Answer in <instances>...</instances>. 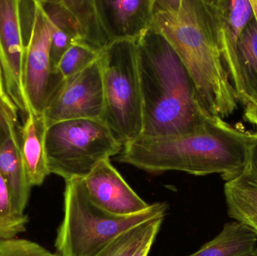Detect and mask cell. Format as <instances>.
<instances>
[{"mask_svg":"<svg viewBox=\"0 0 257 256\" xmlns=\"http://www.w3.org/2000/svg\"><path fill=\"white\" fill-rule=\"evenodd\" d=\"M18 111L0 99V147L8 140L20 141Z\"/></svg>","mask_w":257,"mask_h":256,"instance_id":"obj_24","label":"cell"},{"mask_svg":"<svg viewBox=\"0 0 257 256\" xmlns=\"http://www.w3.org/2000/svg\"><path fill=\"white\" fill-rule=\"evenodd\" d=\"M219 51L238 102L247 104V93L237 59L243 29L254 17L250 0H208Z\"/></svg>","mask_w":257,"mask_h":256,"instance_id":"obj_10","label":"cell"},{"mask_svg":"<svg viewBox=\"0 0 257 256\" xmlns=\"http://www.w3.org/2000/svg\"><path fill=\"white\" fill-rule=\"evenodd\" d=\"M165 202L151 204L145 211L130 216H117L93 202L83 179L66 181L64 216L55 240L60 256H96L117 236L147 221L165 217Z\"/></svg>","mask_w":257,"mask_h":256,"instance_id":"obj_4","label":"cell"},{"mask_svg":"<svg viewBox=\"0 0 257 256\" xmlns=\"http://www.w3.org/2000/svg\"><path fill=\"white\" fill-rule=\"evenodd\" d=\"M101 54L81 44H73L62 56L57 69L66 79L85 70L99 60Z\"/></svg>","mask_w":257,"mask_h":256,"instance_id":"obj_22","label":"cell"},{"mask_svg":"<svg viewBox=\"0 0 257 256\" xmlns=\"http://www.w3.org/2000/svg\"><path fill=\"white\" fill-rule=\"evenodd\" d=\"M104 110L102 121L124 146L143 132V101L137 42L111 44L101 54Z\"/></svg>","mask_w":257,"mask_h":256,"instance_id":"obj_5","label":"cell"},{"mask_svg":"<svg viewBox=\"0 0 257 256\" xmlns=\"http://www.w3.org/2000/svg\"><path fill=\"white\" fill-rule=\"evenodd\" d=\"M123 146L100 120L57 122L45 132V151L51 174L84 179L102 161L120 154Z\"/></svg>","mask_w":257,"mask_h":256,"instance_id":"obj_6","label":"cell"},{"mask_svg":"<svg viewBox=\"0 0 257 256\" xmlns=\"http://www.w3.org/2000/svg\"><path fill=\"white\" fill-rule=\"evenodd\" d=\"M0 173L7 183L15 206L24 213L32 186L21 161L20 141L11 138L0 147Z\"/></svg>","mask_w":257,"mask_h":256,"instance_id":"obj_18","label":"cell"},{"mask_svg":"<svg viewBox=\"0 0 257 256\" xmlns=\"http://www.w3.org/2000/svg\"><path fill=\"white\" fill-rule=\"evenodd\" d=\"M21 0H0V81L24 119L32 112L24 80L25 45Z\"/></svg>","mask_w":257,"mask_h":256,"instance_id":"obj_8","label":"cell"},{"mask_svg":"<svg viewBox=\"0 0 257 256\" xmlns=\"http://www.w3.org/2000/svg\"><path fill=\"white\" fill-rule=\"evenodd\" d=\"M253 134L241 132L215 117L193 133L139 136L123 146L117 161L147 172L183 171L196 176L219 174L226 182L248 167Z\"/></svg>","mask_w":257,"mask_h":256,"instance_id":"obj_3","label":"cell"},{"mask_svg":"<svg viewBox=\"0 0 257 256\" xmlns=\"http://www.w3.org/2000/svg\"><path fill=\"white\" fill-rule=\"evenodd\" d=\"M28 222L27 215L15 206L7 183L0 173V240L16 238L26 231Z\"/></svg>","mask_w":257,"mask_h":256,"instance_id":"obj_21","label":"cell"},{"mask_svg":"<svg viewBox=\"0 0 257 256\" xmlns=\"http://www.w3.org/2000/svg\"><path fill=\"white\" fill-rule=\"evenodd\" d=\"M247 168L257 171V132L253 134V141L249 149L248 167Z\"/></svg>","mask_w":257,"mask_h":256,"instance_id":"obj_26","label":"cell"},{"mask_svg":"<svg viewBox=\"0 0 257 256\" xmlns=\"http://www.w3.org/2000/svg\"><path fill=\"white\" fill-rule=\"evenodd\" d=\"M151 29L172 45L213 117L238 108V97L219 51L208 0H154Z\"/></svg>","mask_w":257,"mask_h":256,"instance_id":"obj_2","label":"cell"},{"mask_svg":"<svg viewBox=\"0 0 257 256\" xmlns=\"http://www.w3.org/2000/svg\"><path fill=\"white\" fill-rule=\"evenodd\" d=\"M257 252V234L235 221L225 224L221 232L188 256H247Z\"/></svg>","mask_w":257,"mask_h":256,"instance_id":"obj_15","label":"cell"},{"mask_svg":"<svg viewBox=\"0 0 257 256\" xmlns=\"http://www.w3.org/2000/svg\"><path fill=\"white\" fill-rule=\"evenodd\" d=\"M250 3H251L252 7H253V15H254L257 21V0H250Z\"/></svg>","mask_w":257,"mask_h":256,"instance_id":"obj_28","label":"cell"},{"mask_svg":"<svg viewBox=\"0 0 257 256\" xmlns=\"http://www.w3.org/2000/svg\"><path fill=\"white\" fill-rule=\"evenodd\" d=\"M237 59L248 104L257 99V21L255 17L240 34L237 45Z\"/></svg>","mask_w":257,"mask_h":256,"instance_id":"obj_20","label":"cell"},{"mask_svg":"<svg viewBox=\"0 0 257 256\" xmlns=\"http://www.w3.org/2000/svg\"><path fill=\"white\" fill-rule=\"evenodd\" d=\"M154 0H95L101 25L110 45L137 42L150 28Z\"/></svg>","mask_w":257,"mask_h":256,"instance_id":"obj_12","label":"cell"},{"mask_svg":"<svg viewBox=\"0 0 257 256\" xmlns=\"http://www.w3.org/2000/svg\"><path fill=\"white\" fill-rule=\"evenodd\" d=\"M39 2L52 25L51 58L53 66L57 69L63 54L79 40L78 23L63 0Z\"/></svg>","mask_w":257,"mask_h":256,"instance_id":"obj_16","label":"cell"},{"mask_svg":"<svg viewBox=\"0 0 257 256\" xmlns=\"http://www.w3.org/2000/svg\"><path fill=\"white\" fill-rule=\"evenodd\" d=\"M78 23V44L102 54L110 45L96 12L95 0H63Z\"/></svg>","mask_w":257,"mask_h":256,"instance_id":"obj_19","label":"cell"},{"mask_svg":"<svg viewBox=\"0 0 257 256\" xmlns=\"http://www.w3.org/2000/svg\"><path fill=\"white\" fill-rule=\"evenodd\" d=\"M143 101L142 136L197 132L215 118L207 111L196 84L172 45L150 28L137 41Z\"/></svg>","mask_w":257,"mask_h":256,"instance_id":"obj_1","label":"cell"},{"mask_svg":"<svg viewBox=\"0 0 257 256\" xmlns=\"http://www.w3.org/2000/svg\"><path fill=\"white\" fill-rule=\"evenodd\" d=\"M244 119L257 127V99L245 105Z\"/></svg>","mask_w":257,"mask_h":256,"instance_id":"obj_25","label":"cell"},{"mask_svg":"<svg viewBox=\"0 0 257 256\" xmlns=\"http://www.w3.org/2000/svg\"><path fill=\"white\" fill-rule=\"evenodd\" d=\"M47 126L43 114L30 112L20 129V153L32 187L41 186L51 174L45 151Z\"/></svg>","mask_w":257,"mask_h":256,"instance_id":"obj_13","label":"cell"},{"mask_svg":"<svg viewBox=\"0 0 257 256\" xmlns=\"http://www.w3.org/2000/svg\"><path fill=\"white\" fill-rule=\"evenodd\" d=\"M164 217L151 219L111 240L96 256H148Z\"/></svg>","mask_w":257,"mask_h":256,"instance_id":"obj_17","label":"cell"},{"mask_svg":"<svg viewBox=\"0 0 257 256\" xmlns=\"http://www.w3.org/2000/svg\"><path fill=\"white\" fill-rule=\"evenodd\" d=\"M104 110L101 56L87 69L66 78L44 112L47 127L65 120H102Z\"/></svg>","mask_w":257,"mask_h":256,"instance_id":"obj_9","label":"cell"},{"mask_svg":"<svg viewBox=\"0 0 257 256\" xmlns=\"http://www.w3.org/2000/svg\"><path fill=\"white\" fill-rule=\"evenodd\" d=\"M0 99L6 105H9L11 108H14V109L17 110V108H15L14 104L12 103L11 99H9V96H8L7 93H6V90H5L4 87H3V84H2L1 81H0ZM18 111V110H17Z\"/></svg>","mask_w":257,"mask_h":256,"instance_id":"obj_27","label":"cell"},{"mask_svg":"<svg viewBox=\"0 0 257 256\" xmlns=\"http://www.w3.org/2000/svg\"><path fill=\"white\" fill-rule=\"evenodd\" d=\"M83 181L93 202L111 214L130 216L145 211L151 205L130 187L110 159L98 164Z\"/></svg>","mask_w":257,"mask_h":256,"instance_id":"obj_11","label":"cell"},{"mask_svg":"<svg viewBox=\"0 0 257 256\" xmlns=\"http://www.w3.org/2000/svg\"><path fill=\"white\" fill-rule=\"evenodd\" d=\"M224 194L229 217L257 234V171L247 168L235 180L226 182Z\"/></svg>","mask_w":257,"mask_h":256,"instance_id":"obj_14","label":"cell"},{"mask_svg":"<svg viewBox=\"0 0 257 256\" xmlns=\"http://www.w3.org/2000/svg\"><path fill=\"white\" fill-rule=\"evenodd\" d=\"M0 256H60L36 242L25 239L0 240Z\"/></svg>","mask_w":257,"mask_h":256,"instance_id":"obj_23","label":"cell"},{"mask_svg":"<svg viewBox=\"0 0 257 256\" xmlns=\"http://www.w3.org/2000/svg\"><path fill=\"white\" fill-rule=\"evenodd\" d=\"M52 25L40 2L33 1V16L25 45L24 80L32 112L43 114L65 79L54 69L51 58Z\"/></svg>","mask_w":257,"mask_h":256,"instance_id":"obj_7","label":"cell"},{"mask_svg":"<svg viewBox=\"0 0 257 256\" xmlns=\"http://www.w3.org/2000/svg\"><path fill=\"white\" fill-rule=\"evenodd\" d=\"M247 256H257V252H256V253H254V254H252V255H247Z\"/></svg>","mask_w":257,"mask_h":256,"instance_id":"obj_29","label":"cell"}]
</instances>
